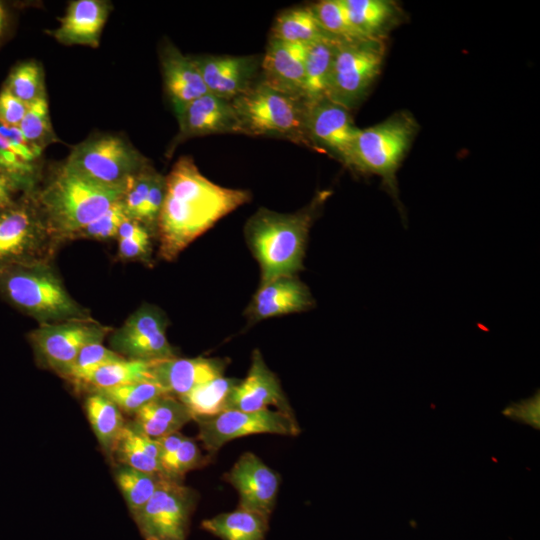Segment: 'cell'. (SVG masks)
<instances>
[{
  "label": "cell",
  "mask_w": 540,
  "mask_h": 540,
  "mask_svg": "<svg viewBox=\"0 0 540 540\" xmlns=\"http://www.w3.org/2000/svg\"><path fill=\"white\" fill-rule=\"evenodd\" d=\"M512 421L540 429V392L537 390L531 397L511 402L502 411Z\"/></svg>",
  "instance_id": "obj_44"
},
{
  "label": "cell",
  "mask_w": 540,
  "mask_h": 540,
  "mask_svg": "<svg viewBox=\"0 0 540 540\" xmlns=\"http://www.w3.org/2000/svg\"><path fill=\"white\" fill-rule=\"evenodd\" d=\"M125 359L112 349L103 346L102 343H92L84 346L76 356L69 371L63 377L74 382L81 375L105 364Z\"/></svg>",
  "instance_id": "obj_40"
},
{
  "label": "cell",
  "mask_w": 540,
  "mask_h": 540,
  "mask_svg": "<svg viewBox=\"0 0 540 540\" xmlns=\"http://www.w3.org/2000/svg\"><path fill=\"white\" fill-rule=\"evenodd\" d=\"M306 46L270 37L261 58L260 80L279 92L303 101Z\"/></svg>",
  "instance_id": "obj_19"
},
{
  "label": "cell",
  "mask_w": 540,
  "mask_h": 540,
  "mask_svg": "<svg viewBox=\"0 0 540 540\" xmlns=\"http://www.w3.org/2000/svg\"><path fill=\"white\" fill-rule=\"evenodd\" d=\"M60 243L44 220L32 191L0 209V264L52 262Z\"/></svg>",
  "instance_id": "obj_7"
},
{
  "label": "cell",
  "mask_w": 540,
  "mask_h": 540,
  "mask_svg": "<svg viewBox=\"0 0 540 540\" xmlns=\"http://www.w3.org/2000/svg\"><path fill=\"white\" fill-rule=\"evenodd\" d=\"M165 197V176L155 172L152 183L142 208L139 222L150 232L156 231V224Z\"/></svg>",
  "instance_id": "obj_43"
},
{
  "label": "cell",
  "mask_w": 540,
  "mask_h": 540,
  "mask_svg": "<svg viewBox=\"0 0 540 540\" xmlns=\"http://www.w3.org/2000/svg\"><path fill=\"white\" fill-rule=\"evenodd\" d=\"M112 455L123 465L163 476L157 440L143 433L132 421L125 423Z\"/></svg>",
  "instance_id": "obj_26"
},
{
  "label": "cell",
  "mask_w": 540,
  "mask_h": 540,
  "mask_svg": "<svg viewBox=\"0 0 540 540\" xmlns=\"http://www.w3.org/2000/svg\"><path fill=\"white\" fill-rule=\"evenodd\" d=\"M270 405L294 414L278 377L268 368L261 353L254 350L248 374L231 392L226 410L257 411Z\"/></svg>",
  "instance_id": "obj_18"
},
{
  "label": "cell",
  "mask_w": 540,
  "mask_h": 540,
  "mask_svg": "<svg viewBox=\"0 0 540 540\" xmlns=\"http://www.w3.org/2000/svg\"><path fill=\"white\" fill-rule=\"evenodd\" d=\"M28 106L46 97L44 71L36 61H25L14 67L3 86Z\"/></svg>",
  "instance_id": "obj_35"
},
{
  "label": "cell",
  "mask_w": 540,
  "mask_h": 540,
  "mask_svg": "<svg viewBox=\"0 0 540 540\" xmlns=\"http://www.w3.org/2000/svg\"><path fill=\"white\" fill-rule=\"evenodd\" d=\"M202 455L195 441L185 436L170 463L163 471L164 477L180 481L184 474L199 467Z\"/></svg>",
  "instance_id": "obj_41"
},
{
  "label": "cell",
  "mask_w": 540,
  "mask_h": 540,
  "mask_svg": "<svg viewBox=\"0 0 540 540\" xmlns=\"http://www.w3.org/2000/svg\"><path fill=\"white\" fill-rule=\"evenodd\" d=\"M328 193H319L295 213L257 210L246 222L245 239L260 265L261 283L295 276L303 268L310 228Z\"/></svg>",
  "instance_id": "obj_2"
},
{
  "label": "cell",
  "mask_w": 540,
  "mask_h": 540,
  "mask_svg": "<svg viewBox=\"0 0 540 540\" xmlns=\"http://www.w3.org/2000/svg\"><path fill=\"white\" fill-rule=\"evenodd\" d=\"M314 299L296 276H283L261 283L247 308L252 321L309 310Z\"/></svg>",
  "instance_id": "obj_21"
},
{
  "label": "cell",
  "mask_w": 540,
  "mask_h": 540,
  "mask_svg": "<svg viewBox=\"0 0 540 540\" xmlns=\"http://www.w3.org/2000/svg\"><path fill=\"white\" fill-rule=\"evenodd\" d=\"M184 438L185 436L177 431L156 439L160 449V464L162 472L172 460Z\"/></svg>",
  "instance_id": "obj_48"
},
{
  "label": "cell",
  "mask_w": 540,
  "mask_h": 540,
  "mask_svg": "<svg viewBox=\"0 0 540 540\" xmlns=\"http://www.w3.org/2000/svg\"><path fill=\"white\" fill-rule=\"evenodd\" d=\"M268 518L242 508L202 522V528L221 540H265Z\"/></svg>",
  "instance_id": "obj_28"
},
{
  "label": "cell",
  "mask_w": 540,
  "mask_h": 540,
  "mask_svg": "<svg viewBox=\"0 0 540 540\" xmlns=\"http://www.w3.org/2000/svg\"><path fill=\"white\" fill-rule=\"evenodd\" d=\"M84 407L99 444L111 456L125 425L122 411L114 402L97 391H90L85 399Z\"/></svg>",
  "instance_id": "obj_30"
},
{
  "label": "cell",
  "mask_w": 540,
  "mask_h": 540,
  "mask_svg": "<svg viewBox=\"0 0 540 540\" xmlns=\"http://www.w3.org/2000/svg\"><path fill=\"white\" fill-rule=\"evenodd\" d=\"M208 93L232 101L253 87L261 65L257 55L192 57Z\"/></svg>",
  "instance_id": "obj_17"
},
{
  "label": "cell",
  "mask_w": 540,
  "mask_h": 540,
  "mask_svg": "<svg viewBox=\"0 0 540 540\" xmlns=\"http://www.w3.org/2000/svg\"><path fill=\"white\" fill-rule=\"evenodd\" d=\"M197 494L163 477L151 498L132 517L145 540L184 539Z\"/></svg>",
  "instance_id": "obj_12"
},
{
  "label": "cell",
  "mask_w": 540,
  "mask_h": 540,
  "mask_svg": "<svg viewBox=\"0 0 540 540\" xmlns=\"http://www.w3.org/2000/svg\"><path fill=\"white\" fill-rule=\"evenodd\" d=\"M19 129L26 142L40 155L49 145L59 141L52 127L47 97L28 106Z\"/></svg>",
  "instance_id": "obj_34"
},
{
  "label": "cell",
  "mask_w": 540,
  "mask_h": 540,
  "mask_svg": "<svg viewBox=\"0 0 540 540\" xmlns=\"http://www.w3.org/2000/svg\"><path fill=\"white\" fill-rule=\"evenodd\" d=\"M330 36L320 26L311 6L281 12L273 23L270 35L271 38L302 45Z\"/></svg>",
  "instance_id": "obj_31"
},
{
  "label": "cell",
  "mask_w": 540,
  "mask_h": 540,
  "mask_svg": "<svg viewBox=\"0 0 540 540\" xmlns=\"http://www.w3.org/2000/svg\"><path fill=\"white\" fill-rule=\"evenodd\" d=\"M348 19L362 39H380L395 20L397 9L386 0H342Z\"/></svg>",
  "instance_id": "obj_27"
},
{
  "label": "cell",
  "mask_w": 540,
  "mask_h": 540,
  "mask_svg": "<svg viewBox=\"0 0 540 540\" xmlns=\"http://www.w3.org/2000/svg\"><path fill=\"white\" fill-rule=\"evenodd\" d=\"M198 438L211 454L227 442L253 434L296 436L301 429L294 414L269 408L257 411L225 410L209 417L195 418Z\"/></svg>",
  "instance_id": "obj_11"
},
{
  "label": "cell",
  "mask_w": 540,
  "mask_h": 540,
  "mask_svg": "<svg viewBox=\"0 0 540 540\" xmlns=\"http://www.w3.org/2000/svg\"><path fill=\"white\" fill-rule=\"evenodd\" d=\"M155 172L148 165L127 179L121 201L128 218L139 221Z\"/></svg>",
  "instance_id": "obj_39"
},
{
  "label": "cell",
  "mask_w": 540,
  "mask_h": 540,
  "mask_svg": "<svg viewBox=\"0 0 540 540\" xmlns=\"http://www.w3.org/2000/svg\"><path fill=\"white\" fill-rule=\"evenodd\" d=\"M240 379L219 376L178 397L189 409L193 420L226 410L229 396Z\"/></svg>",
  "instance_id": "obj_32"
},
{
  "label": "cell",
  "mask_w": 540,
  "mask_h": 540,
  "mask_svg": "<svg viewBox=\"0 0 540 540\" xmlns=\"http://www.w3.org/2000/svg\"><path fill=\"white\" fill-rule=\"evenodd\" d=\"M111 9L112 4L105 0L71 1L59 26L49 34L63 45L96 48Z\"/></svg>",
  "instance_id": "obj_22"
},
{
  "label": "cell",
  "mask_w": 540,
  "mask_h": 540,
  "mask_svg": "<svg viewBox=\"0 0 540 540\" xmlns=\"http://www.w3.org/2000/svg\"><path fill=\"white\" fill-rule=\"evenodd\" d=\"M27 109V104L16 98L3 87L0 92V123L19 127Z\"/></svg>",
  "instance_id": "obj_47"
},
{
  "label": "cell",
  "mask_w": 540,
  "mask_h": 540,
  "mask_svg": "<svg viewBox=\"0 0 540 540\" xmlns=\"http://www.w3.org/2000/svg\"><path fill=\"white\" fill-rule=\"evenodd\" d=\"M416 121L408 113L359 129L353 147L351 169L382 177L396 192L395 173L416 133Z\"/></svg>",
  "instance_id": "obj_8"
},
{
  "label": "cell",
  "mask_w": 540,
  "mask_h": 540,
  "mask_svg": "<svg viewBox=\"0 0 540 540\" xmlns=\"http://www.w3.org/2000/svg\"><path fill=\"white\" fill-rule=\"evenodd\" d=\"M226 363L219 358H167L152 361V380L167 394L180 397L223 375Z\"/></svg>",
  "instance_id": "obj_20"
},
{
  "label": "cell",
  "mask_w": 540,
  "mask_h": 540,
  "mask_svg": "<svg viewBox=\"0 0 540 540\" xmlns=\"http://www.w3.org/2000/svg\"><path fill=\"white\" fill-rule=\"evenodd\" d=\"M167 319L156 306L143 304L111 332L113 351L129 360L156 361L176 357L166 336Z\"/></svg>",
  "instance_id": "obj_13"
},
{
  "label": "cell",
  "mask_w": 540,
  "mask_h": 540,
  "mask_svg": "<svg viewBox=\"0 0 540 540\" xmlns=\"http://www.w3.org/2000/svg\"><path fill=\"white\" fill-rule=\"evenodd\" d=\"M151 364L152 361L123 359L97 367L81 375L73 383L94 391L134 382L153 381Z\"/></svg>",
  "instance_id": "obj_29"
},
{
  "label": "cell",
  "mask_w": 540,
  "mask_h": 540,
  "mask_svg": "<svg viewBox=\"0 0 540 540\" xmlns=\"http://www.w3.org/2000/svg\"><path fill=\"white\" fill-rule=\"evenodd\" d=\"M384 58L380 39L339 40L326 98L350 110L379 75Z\"/></svg>",
  "instance_id": "obj_9"
},
{
  "label": "cell",
  "mask_w": 540,
  "mask_h": 540,
  "mask_svg": "<svg viewBox=\"0 0 540 540\" xmlns=\"http://www.w3.org/2000/svg\"><path fill=\"white\" fill-rule=\"evenodd\" d=\"M306 129L313 148L322 147L351 166L359 131L349 110L325 98L306 107Z\"/></svg>",
  "instance_id": "obj_14"
},
{
  "label": "cell",
  "mask_w": 540,
  "mask_h": 540,
  "mask_svg": "<svg viewBox=\"0 0 540 540\" xmlns=\"http://www.w3.org/2000/svg\"><path fill=\"white\" fill-rule=\"evenodd\" d=\"M3 20H4V10H3V7L0 3V32H1V29H2V25H3Z\"/></svg>",
  "instance_id": "obj_50"
},
{
  "label": "cell",
  "mask_w": 540,
  "mask_h": 540,
  "mask_svg": "<svg viewBox=\"0 0 540 540\" xmlns=\"http://www.w3.org/2000/svg\"><path fill=\"white\" fill-rule=\"evenodd\" d=\"M239 134L272 136L313 148L306 129L302 100L279 92L261 80L231 101Z\"/></svg>",
  "instance_id": "obj_5"
},
{
  "label": "cell",
  "mask_w": 540,
  "mask_h": 540,
  "mask_svg": "<svg viewBox=\"0 0 540 540\" xmlns=\"http://www.w3.org/2000/svg\"><path fill=\"white\" fill-rule=\"evenodd\" d=\"M239 495L238 507L269 519L275 506L280 476L256 454L243 453L225 475Z\"/></svg>",
  "instance_id": "obj_15"
},
{
  "label": "cell",
  "mask_w": 540,
  "mask_h": 540,
  "mask_svg": "<svg viewBox=\"0 0 540 540\" xmlns=\"http://www.w3.org/2000/svg\"><path fill=\"white\" fill-rule=\"evenodd\" d=\"M128 218L121 199L112 204L103 214L77 231L71 239L108 241L117 239L121 223Z\"/></svg>",
  "instance_id": "obj_38"
},
{
  "label": "cell",
  "mask_w": 540,
  "mask_h": 540,
  "mask_svg": "<svg viewBox=\"0 0 540 540\" xmlns=\"http://www.w3.org/2000/svg\"><path fill=\"white\" fill-rule=\"evenodd\" d=\"M0 136L10 150L25 162L36 164L37 159L41 156L26 142L19 127L0 123Z\"/></svg>",
  "instance_id": "obj_46"
},
{
  "label": "cell",
  "mask_w": 540,
  "mask_h": 540,
  "mask_svg": "<svg viewBox=\"0 0 540 540\" xmlns=\"http://www.w3.org/2000/svg\"><path fill=\"white\" fill-rule=\"evenodd\" d=\"M112 331L88 316L39 324L28 333V340L37 361L64 377L84 346L102 343Z\"/></svg>",
  "instance_id": "obj_10"
},
{
  "label": "cell",
  "mask_w": 540,
  "mask_h": 540,
  "mask_svg": "<svg viewBox=\"0 0 540 540\" xmlns=\"http://www.w3.org/2000/svg\"><path fill=\"white\" fill-rule=\"evenodd\" d=\"M123 191L94 183L62 164L32 195L49 229L62 242L120 200Z\"/></svg>",
  "instance_id": "obj_3"
},
{
  "label": "cell",
  "mask_w": 540,
  "mask_h": 540,
  "mask_svg": "<svg viewBox=\"0 0 540 540\" xmlns=\"http://www.w3.org/2000/svg\"><path fill=\"white\" fill-rule=\"evenodd\" d=\"M0 171H3L20 181L26 192L34 190L36 165L20 159L13 151L10 150L1 136Z\"/></svg>",
  "instance_id": "obj_42"
},
{
  "label": "cell",
  "mask_w": 540,
  "mask_h": 540,
  "mask_svg": "<svg viewBox=\"0 0 540 540\" xmlns=\"http://www.w3.org/2000/svg\"><path fill=\"white\" fill-rule=\"evenodd\" d=\"M117 240L118 256L120 259L130 261H150L152 253L150 232Z\"/></svg>",
  "instance_id": "obj_45"
},
{
  "label": "cell",
  "mask_w": 540,
  "mask_h": 540,
  "mask_svg": "<svg viewBox=\"0 0 540 540\" xmlns=\"http://www.w3.org/2000/svg\"><path fill=\"white\" fill-rule=\"evenodd\" d=\"M97 391L127 414H134L145 404L166 392L153 381H140Z\"/></svg>",
  "instance_id": "obj_36"
},
{
  "label": "cell",
  "mask_w": 540,
  "mask_h": 540,
  "mask_svg": "<svg viewBox=\"0 0 540 540\" xmlns=\"http://www.w3.org/2000/svg\"><path fill=\"white\" fill-rule=\"evenodd\" d=\"M339 39L325 37L306 46L303 102L306 107L326 98Z\"/></svg>",
  "instance_id": "obj_25"
},
{
  "label": "cell",
  "mask_w": 540,
  "mask_h": 540,
  "mask_svg": "<svg viewBox=\"0 0 540 540\" xmlns=\"http://www.w3.org/2000/svg\"><path fill=\"white\" fill-rule=\"evenodd\" d=\"M163 477L123 464L115 470L116 483L131 514H134L151 498Z\"/></svg>",
  "instance_id": "obj_33"
},
{
  "label": "cell",
  "mask_w": 540,
  "mask_h": 540,
  "mask_svg": "<svg viewBox=\"0 0 540 540\" xmlns=\"http://www.w3.org/2000/svg\"><path fill=\"white\" fill-rule=\"evenodd\" d=\"M251 200L248 190L217 185L191 156H181L165 176V197L156 234L159 256L173 261L218 220Z\"/></svg>",
  "instance_id": "obj_1"
},
{
  "label": "cell",
  "mask_w": 540,
  "mask_h": 540,
  "mask_svg": "<svg viewBox=\"0 0 540 540\" xmlns=\"http://www.w3.org/2000/svg\"><path fill=\"white\" fill-rule=\"evenodd\" d=\"M160 62L165 91L173 109L208 93L192 57L182 54L172 43L162 46Z\"/></svg>",
  "instance_id": "obj_23"
},
{
  "label": "cell",
  "mask_w": 540,
  "mask_h": 540,
  "mask_svg": "<svg viewBox=\"0 0 540 540\" xmlns=\"http://www.w3.org/2000/svg\"><path fill=\"white\" fill-rule=\"evenodd\" d=\"M63 165L94 183L124 189L129 177L150 164L123 137L97 133L75 145Z\"/></svg>",
  "instance_id": "obj_6"
},
{
  "label": "cell",
  "mask_w": 540,
  "mask_h": 540,
  "mask_svg": "<svg viewBox=\"0 0 540 540\" xmlns=\"http://www.w3.org/2000/svg\"><path fill=\"white\" fill-rule=\"evenodd\" d=\"M0 297L39 324L89 316L49 261L0 264Z\"/></svg>",
  "instance_id": "obj_4"
},
{
  "label": "cell",
  "mask_w": 540,
  "mask_h": 540,
  "mask_svg": "<svg viewBox=\"0 0 540 540\" xmlns=\"http://www.w3.org/2000/svg\"><path fill=\"white\" fill-rule=\"evenodd\" d=\"M179 130L169 147L170 154L183 141L211 134H239V122L231 101L210 93L174 108Z\"/></svg>",
  "instance_id": "obj_16"
},
{
  "label": "cell",
  "mask_w": 540,
  "mask_h": 540,
  "mask_svg": "<svg viewBox=\"0 0 540 540\" xmlns=\"http://www.w3.org/2000/svg\"><path fill=\"white\" fill-rule=\"evenodd\" d=\"M322 29L339 40L362 39L351 25L342 0H322L311 5Z\"/></svg>",
  "instance_id": "obj_37"
},
{
  "label": "cell",
  "mask_w": 540,
  "mask_h": 540,
  "mask_svg": "<svg viewBox=\"0 0 540 540\" xmlns=\"http://www.w3.org/2000/svg\"><path fill=\"white\" fill-rule=\"evenodd\" d=\"M161 540H184V539H177V538H165V539H161Z\"/></svg>",
  "instance_id": "obj_51"
},
{
  "label": "cell",
  "mask_w": 540,
  "mask_h": 540,
  "mask_svg": "<svg viewBox=\"0 0 540 540\" xmlns=\"http://www.w3.org/2000/svg\"><path fill=\"white\" fill-rule=\"evenodd\" d=\"M21 189L26 192L20 181L7 173L0 171V209L11 205L16 200L15 194Z\"/></svg>",
  "instance_id": "obj_49"
},
{
  "label": "cell",
  "mask_w": 540,
  "mask_h": 540,
  "mask_svg": "<svg viewBox=\"0 0 540 540\" xmlns=\"http://www.w3.org/2000/svg\"><path fill=\"white\" fill-rule=\"evenodd\" d=\"M133 417L132 422L153 439L177 432L193 420L187 406L178 397L167 393L145 404Z\"/></svg>",
  "instance_id": "obj_24"
}]
</instances>
